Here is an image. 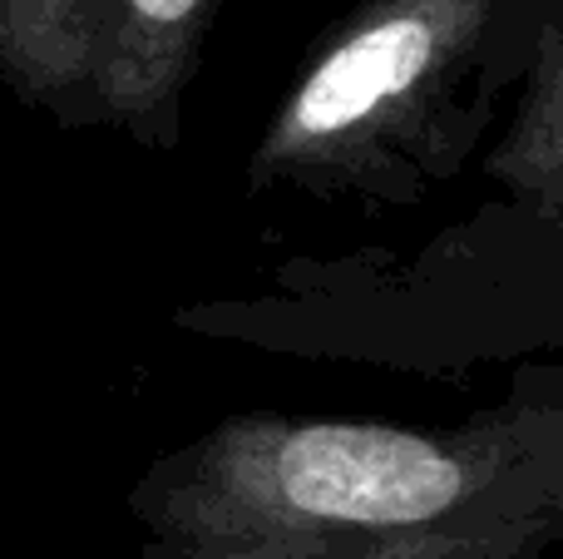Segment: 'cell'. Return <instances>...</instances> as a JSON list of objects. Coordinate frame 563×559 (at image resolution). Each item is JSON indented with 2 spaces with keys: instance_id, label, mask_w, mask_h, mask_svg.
Masks as SVG:
<instances>
[{
  "instance_id": "1",
  "label": "cell",
  "mask_w": 563,
  "mask_h": 559,
  "mask_svg": "<svg viewBox=\"0 0 563 559\" xmlns=\"http://www.w3.org/2000/svg\"><path fill=\"white\" fill-rule=\"evenodd\" d=\"M109 559H544L563 545V357L450 426L228 412L158 451Z\"/></svg>"
},
{
  "instance_id": "2",
  "label": "cell",
  "mask_w": 563,
  "mask_h": 559,
  "mask_svg": "<svg viewBox=\"0 0 563 559\" xmlns=\"http://www.w3.org/2000/svg\"><path fill=\"white\" fill-rule=\"evenodd\" d=\"M475 168L499 198L430 233L416 253L287 257L257 293L184 307L178 327L400 372L563 352V0H544L515 114Z\"/></svg>"
},
{
  "instance_id": "3",
  "label": "cell",
  "mask_w": 563,
  "mask_h": 559,
  "mask_svg": "<svg viewBox=\"0 0 563 559\" xmlns=\"http://www.w3.org/2000/svg\"><path fill=\"white\" fill-rule=\"evenodd\" d=\"M539 30L544 0H351L247 149L243 194L361 213L420 208L485 154Z\"/></svg>"
},
{
  "instance_id": "4",
  "label": "cell",
  "mask_w": 563,
  "mask_h": 559,
  "mask_svg": "<svg viewBox=\"0 0 563 559\" xmlns=\"http://www.w3.org/2000/svg\"><path fill=\"white\" fill-rule=\"evenodd\" d=\"M228 0H0V89L75 134L148 154L184 144V105Z\"/></svg>"
}]
</instances>
